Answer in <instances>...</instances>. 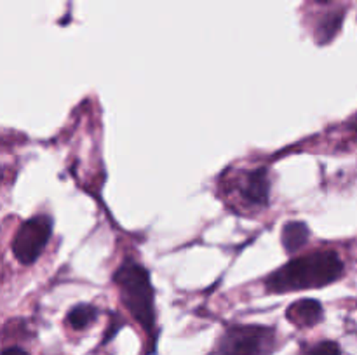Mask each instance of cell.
Returning a JSON list of instances; mask_svg holds the SVG:
<instances>
[{"instance_id":"6da1fadb","label":"cell","mask_w":357,"mask_h":355,"mask_svg":"<svg viewBox=\"0 0 357 355\" xmlns=\"http://www.w3.org/2000/svg\"><path fill=\"white\" fill-rule=\"evenodd\" d=\"M344 274V261L335 251H319L289 261L265 281L268 292H293L319 289L338 281Z\"/></svg>"},{"instance_id":"7a4b0ae2","label":"cell","mask_w":357,"mask_h":355,"mask_svg":"<svg viewBox=\"0 0 357 355\" xmlns=\"http://www.w3.org/2000/svg\"><path fill=\"white\" fill-rule=\"evenodd\" d=\"M114 282L121 291L122 301L128 306L136 322L152 334L155 327V310H153V285L145 267L135 261H124L114 274Z\"/></svg>"},{"instance_id":"3957f363","label":"cell","mask_w":357,"mask_h":355,"mask_svg":"<svg viewBox=\"0 0 357 355\" xmlns=\"http://www.w3.org/2000/svg\"><path fill=\"white\" fill-rule=\"evenodd\" d=\"M275 350L274 329L265 326H234L216 345L218 355H272Z\"/></svg>"},{"instance_id":"277c9868","label":"cell","mask_w":357,"mask_h":355,"mask_svg":"<svg viewBox=\"0 0 357 355\" xmlns=\"http://www.w3.org/2000/svg\"><path fill=\"white\" fill-rule=\"evenodd\" d=\"M52 221L47 216H35L17 230L13 240V254L21 265H33L51 239Z\"/></svg>"},{"instance_id":"5b68a950","label":"cell","mask_w":357,"mask_h":355,"mask_svg":"<svg viewBox=\"0 0 357 355\" xmlns=\"http://www.w3.org/2000/svg\"><path fill=\"white\" fill-rule=\"evenodd\" d=\"M241 194L248 202L257 205H267L271 195V178L267 169L260 167L246 174L241 183Z\"/></svg>"},{"instance_id":"8992f818","label":"cell","mask_w":357,"mask_h":355,"mask_svg":"<svg viewBox=\"0 0 357 355\" xmlns=\"http://www.w3.org/2000/svg\"><path fill=\"white\" fill-rule=\"evenodd\" d=\"M323 305L317 299H300L286 310L289 322L298 327H314L323 320Z\"/></svg>"},{"instance_id":"52a82bcc","label":"cell","mask_w":357,"mask_h":355,"mask_svg":"<svg viewBox=\"0 0 357 355\" xmlns=\"http://www.w3.org/2000/svg\"><path fill=\"white\" fill-rule=\"evenodd\" d=\"M309 237H310V230L305 223L289 221L286 223L281 233L282 247H284L286 253L293 254L298 249H302V247L309 242Z\"/></svg>"},{"instance_id":"ba28073f","label":"cell","mask_w":357,"mask_h":355,"mask_svg":"<svg viewBox=\"0 0 357 355\" xmlns=\"http://www.w3.org/2000/svg\"><path fill=\"white\" fill-rule=\"evenodd\" d=\"M342 21H344V13H342V10L340 13L328 14V16L321 21L319 26H317V42H319V44H328V42L333 40L335 35L340 30Z\"/></svg>"},{"instance_id":"9c48e42d","label":"cell","mask_w":357,"mask_h":355,"mask_svg":"<svg viewBox=\"0 0 357 355\" xmlns=\"http://www.w3.org/2000/svg\"><path fill=\"white\" fill-rule=\"evenodd\" d=\"M96 315L98 312L93 305H77L70 310L66 319H68V324L73 329L80 331L89 327L94 322V319H96Z\"/></svg>"},{"instance_id":"30bf717a","label":"cell","mask_w":357,"mask_h":355,"mask_svg":"<svg viewBox=\"0 0 357 355\" xmlns=\"http://www.w3.org/2000/svg\"><path fill=\"white\" fill-rule=\"evenodd\" d=\"M305 355H340V347L335 341H323L309 348Z\"/></svg>"},{"instance_id":"8fae6325","label":"cell","mask_w":357,"mask_h":355,"mask_svg":"<svg viewBox=\"0 0 357 355\" xmlns=\"http://www.w3.org/2000/svg\"><path fill=\"white\" fill-rule=\"evenodd\" d=\"M2 355H28L23 348H17V347H10L7 350H3Z\"/></svg>"},{"instance_id":"7c38bea8","label":"cell","mask_w":357,"mask_h":355,"mask_svg":"<svg viewBox=\"0 0 357 355\" xmlns=\"http://www.w3.org/2000/svg\"><path fill=\"white\" fill-rule=\"evenodd\" d=\"M351 129H352V131H354V132H357V117L352 118V122H351Z\"/></svg>"},{"instance_id":"4fadbf2b","label":"cell","mask_w":357,"mask_h":355,"mask_svg":"<svg viewBox=\"0 0 357 355\" xmlns=\"http://www.w3.org/2000/svg\"><path fill=\"white\" fill-rule=\"evenodd\" d=\"M317 2H319V3H330V2H333V0H317Z\"/></svg>"}]
</instances>
